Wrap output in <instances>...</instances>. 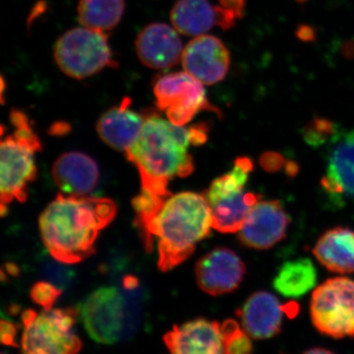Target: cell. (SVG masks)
I'll list each match as a JSON object with an SVG mask.
<instances>
[{
  "label": "cell",
  "instance_id": "cell-16",
  "mask_svg": "<svg viewBox=\"0 0 354 354\" xmlns=\"http://www.w3.org/2000/svg\"><path fill=\"white\" fill-rule=\"evenodd\" d=\"M140 62L149 68H171L181 60L183 41L178 32L164 23H153L144 28L135 41Z\"/></svg>",
  "mask_w": 354,
  "mask_h": 354
},
{
  "label": "cell",
  "instance_id": "cell-3",
  "mask_svg": "<svg viewBox=\"0 0 354 354\" xmlns=\"http://www.w3.org/2000/svg\"><path fill=\"white\" fill-rule=\"evenodd\" d=\"M213 218L206 196L183 192L172 195L153 221L151 237L158 241V266L169 272L193 253L198 242L209 236Z\"/></svg>",
  "mask_w": 354,
  "mask_h": 354
},
{
  "label": "cell",
  "instance_id": "cell-19",
  "mask_svg": "<svg viewBox=\"0 0 354 354\" xmlns=\"http://www.w3.org/2000/svg\"><path fill=\"white\" fill-rule=\"evenodd\" d=\"M131 100L124 97L118 106L106 111L97 123V132L104 143L127 152L138 138L144 123L143 114L130 109Z\"/></svg>",
  "mask_w": 354,
  "mask_h": 354
},
{
  "label": "cell",
  "instance_id": "cell-23",
  "mask_svg": "<svg viewBox=\"0 0 354 354\" xmlns=\"http://www.w3.org/2000/svg\"><path fill=\"white\" fill-rule=\"evenodd\" d=\"M124 8V0H80L78 20L83 27L109 32L120 22Z\"/></svg>",
  "mask_w": 354,
  "mask_h": 354
},
{
  "label": "cell",
  "instance_id": "cell-12",
  "mask_svg": "<svg viewBox=\"0 0 354 354\" xmlns=\"http://www.w3.org/2000/svg\"><path fill=\"white\" fill-rule=\"evenodd\" d=\"M181 64L184 71L204 85H215L227 75L230 51L216 37L201 35L186 44Z\"/></svg>",
  "mask_w": 354,
  "mask_h": 354
},
{
  "label": "cell",
  "instance_id": "cell-22",
  "mask_svg": "<svg viewBox=\"0 0 354 354\" xmlns=\"http://www.w3.org/2000/svg\"><path fill=\"white\" fill-rule=\"evenodd\" d=\"M315 266L307 258L288 261L279 268L274 279V290L288 298H299L316 285Z\"/></svg>",
  "mask_w": 354,
  "mask_h": 354
},
{
  "label": "cell",
  "instance_id": "cell-28",
  "mask_svg": "<svg viewBox=\"0 0 354 354\" xmlns=\"http://www.w3.org/2000/svg\"><path fill=\"white\" fill-rule=\"evenodd\" d=\"M16 335H17V328L12 322L6 320H2L0 322V339L2 344L18 348L17 342L15 341Z\"/></svg>",
  "mask_w": 354,
  "mask_h": 354
},
{
  "label": "cell",
  "instance_id": "cell-15",
  "mask_svg": "<svg viewBox=\"0 0 354 354\" xmlns=\"http://www.w3.org/2000/svg\"><path fill=\"white\" fill-rule=\"evenodd\" d=\"M164 342L171 354H225L221 324L204 318L174 325Z\"/></svg>",
  "mask_w": 354,
  "mask_h": 354
},
{
  "label": "cell",
  "instance_id": "cell-21",
  "mask_svg": "<svg viewBox=\"0 0 354 354\" xmlns=\"http://www.w3.org/2000/svg\"><path fill=\"white\" fill-rule=\"evenodd\" d=\"M326 193L337 202L354 198V141L346 138L330 153L327 171L321 180Z\"/></svg>",
  "mask_w": 354,
  "mask_h": 354
},
{
  "label": "cell",
  "instance_id": "cell-8",
  "mask_svg": "<svg viewBox=\"0 0 354 354\" xmlns=\"http://www.w3.org/2000/svg\"><path fill=\"white\" fill-rule=\"evenodd\" d=\"M312 323L333 339L354 337V281L346 277L327 279L312 295Z\"/></svg>",
  "mask_w": 354,
  "mask_h": 354
},
{
  "label": "cell",
  "instance_id": "cell-10",
  "mask_svg": "<svg viewBox=\"0 0 354 354\" xmlns=\"http://www.w3.org/2000/svg\"><path fill=\"white\" fill-rule=\"evenodd\" d=\"M153 95L158 109L179 127H185L201 111L220 113L207 99L204 84L185 71L160 77L153 85Z\"/></svg>",
  "mask_w": 354,
  "mask_h": 354
},
{
  "label": "cell",
  "instance_id": "cell-18",
  "mask_svg": "<svg viewBox=\"0 0 354 354\" xmlns=\"http://www.w3.org/2000/svg\"><path fill=\"white\" fill-rule=\"evenodd\" d=\"M51 176L64 193L86 196L97 187L100 171L92 158L83 153L69 152L55 160Z\"/></svg>",
  "mask_w": 354,
  "mask_h": 354
},
{
  "label": "cell",
  "instance_id": "cell-9",
  "mask_svg": "<svg viewBox=\"0 0 354 354\" xmlns=\"http://www.w3.org/2000/svg\"><path fill=\"white\" fill-rule=\"evenodd\" d=\"M78 309L44 310L24 325L21 348L23 354H78L82 341L74 332Z\"/></svg>",
  "mask_w": 354,
  "mask_h": 354
},
{
  "label": "cell",
  "instance_id": "cell-26",
  "mask_svg": "<svg viewBox=\"0 0 354 354\" xmlns=\"http://www.w3.org/2000/svg\"><path fill=\"white\" fill-rule=\"evenodd\" d=\"M62 291L64 290L53 285L50 281H39L32 286L30 297L35 304L48 311L55 306V302L62 295Z\"/></svg>",
  "mask_w": 354,
  "mask_h": 354
},
{
  "label": "cell",
  "instance_id": "cell-4",
  "mask_svg": "<svg viewBox=\"0 0 354 354\" xmlns=\"http://www.w3.org/2000/svg\"><path fill=\"white\" fill-rule=\"evenodd\" d=\"M143 292L138 279H125L122 286L93 291L79 306V316L91 339L113 344L134 335L142 320Z\"/></svg>",
  "mask_w": 354,
  "mask_h": 354
},
{
  "label": "cell",
  "instance_id": "cell-13",
  "mask_svg": "<svg viewBox=\"0 0 354 354\" xmlns=\"http://www.w3.org/2000/svg\"><path fill=\"white\" fill-rule=\"evenodd\" d=\"M288 225L290 218L281 203L259 201L239 230V239L249 248L267 250L285 239Z\"/></svg>",
  "mask_w": 354,
  "mask_h": 354
},
{
  "label": "cell",
  "instance_id": "cell-6",
  "mask_svg": "<svg viewBox=\"0 0 354 354\" xmlns=\"http://www.w3.org/2000/svg\"><path fill=\"white\" fill-rule=\"evenodd\" d=\"M253 167L250 158H237L232 171L215 179L205 194L212 211L213 228L221 234L239 232L260 201L259 194L245 190Z\"/></svg>",
  "mask_w": 354,
  "mask_h": 354
},
{
  "label": "cell",
  "instance_id": "cell-31",
  "mask_svg": "<svg viewBox=\"0 0 354 354\" xmlns=\"http://www.w3.org/2000/svg\"><path fill=\"white\" fill-rule=\"evenodd\" d=\"M302 354H335L333 351H329V349L322 348H314L309 349V351H305L304 353Z\"/></svg>",
  "mask_w": 354,
  "mask_h": 354
},
{
  "label": "cell",
  "instance_id": "cell-14",
  "mask_svg": "<svg viewBox=\"0 0 354 354\" xmlns=\"http://www.w3.org/2000/svg\"><path fill=\"white\" fill-rule=\"evenodd\" d=\"M239 19L232 11L213 6L209 0H178L171 13L174 29L185 36H201L215 26L228 30Z\"/></svg>",
  "mask_w": 354,
  "mask_h": 354
},
{
  "label": "cell",
  "instance_id": "cell-32",
  "mask_svg": "<svg viewBox=\"0 0 354 354\" xmlns=\"http://www.w3.org/2000/svg\"><path fill=\"white\" fill-rule=\"evenodd\" d=\"M2 354H4V353H2Z\"/></svg>",
  "mask_w": 354,
  "mask_h": 354
},
{
  "label": "cell",
  "instance_id": "cell-29",
  "mask_svg": "<svg viewBox=\"0 0 354 354\" xmlns=\"http://www.w3.org/2000/svg\"><path fill=\"white\" fill-rule=\"evenodd\" d=\"M260 164L266 171H279L285 167V158L279 153L268 152L261 157Z\"/></svg>",
  "mask_w": 354,
  "mask_h": 354
},
{
  "label": "cell",
  "instance_id": "cell-30",
  "mask_svg": "<svg viewBox=\"0 0 354 354\" xmlns=\"http://www.w3.org/2000/svg\"><path fill=\"white\" fill-rule=\"evenodd\" d=\"M220 6L241 18L245 8L246 0H218Z\"/></svg>",
  "mask_w": 354,
  "mask_h": 354
},
{
  "label": "cell",
  "instance_id": "cell-5",
  "mask_svg": "<svg viewBox=\"0 0 354 354\" xmlns=\"http://www.w3.org/2000/svg\"><path fill=\"white\" fill-rule=\"evenodd\" d=\"M10 121L13 132L2 138L0 147L2 216L14 200L20 203L27 200L28 185L37 177L35 155L41 150L38 135L24 113L13 109Z\"/></svg>",
  "mask_w": 354,
  "mask_h": 354
},
{
  "label": "cell",
  "instance_id": "cell-20",
  "mask_svg": "<svg viewBox=\"0 0 354 354\" xmlns=\"http://www.w3.org/2000/svg\"><path fill=\"white\" fill-rule=\"evenodd\" d=\"M313 254L330 272L353 274L354 230L342 227L327 230L316 242Z\"/></svg>",
  "mask_w": 354,
  "mask_h": 354
},
{
  "label": "cell",
  "instance_id": "cell-27",
  "mask_svg": "<svg viewBox=\"0 0 354 354\" xmlns=\"http://www.w3.org/2000/svg\"><path fill=\"white\" fill-rule=\"evenodd\" d=\"M335 128V127L330 120L316 118L305 129V140L310 145H321L326 140L337 134Z\"/></svg>",
  "mask_w": 354,
  "mask_h": 354
},
{
  "label": "cell",
  "instance_id": "cell-24",
  "mask_svg": "<svg viewBox=\"0 0 354 354\" xmlns=\"http://www.w3.org/2000/svg\"><path fill=\"white\" fill-rule=\"evenodd\" d=\"M225 354H252L253 344L250 337L234 320L221 324Z\"/></svg>",
  "mask_w": 354,
  "mask_h": 354
},
{
  "label": "cell",
  "instance_id": "cell-1",
  "mask_svg": "<svg viewBox=\"0 0 354 354\" xmlns=\"http://www.w3.org/2000/svg\"><path fill=\"white\" fill-rule=\"evenodd\" d=\"M143 115V127L127 151V158L138 169L141 191L167 200L172 196L169 181L174 177L189 176L194 171L188 149L206 142L208 127L205 123L189 128L179 127L155 111H145Z\"/></svg>",
  "mask_w": 354,
  "mask_h": 354
},
{
  "label": "cell",
  "instance_id": "cell-17",
  "mask_svg": "<svg viewBox=\"0 0 354 354\" xmlns=\"http://www.w3.org/2000/svg\"><path fill=\"white\" fill-rule=\"evenodd\" d=\"M242 329L254 339H269L281 332L286 306L267 291L253 293L237 310Z\"/></svg>",
  "mask_w": 354,
  "mask_h": 354
},
{
  "label": "cell",
  "instance_id": "cell-25",
  "mask_svg": "<svg viewBox=\"0 0 354 354\" xmlns=\"http://www.w3.org/2000/svg\"><path fill=\"white\" fill-rule=\"evenodd\" d=\"M67 265L55 259L48 261L43 267L44 278L60 290H65L74 278V272Z\"/></svg>",
  "mask_w": 354,
  "mask_h": 354
},
{
  "label": "cell",
  "instance_id": "cell-7",
  "mask_svg": "<svg viewBox=\"0 0 354 354\" xmlns=\"http://www.w3.org/2000/svg\"><path fill=\"white\" fill-rule=\"evenodd\" d=\"M55 59L65 75L77 80L118 66L106 32L86 27L69 30L57 39Z\"/></svg>",
  "mask_w": 354,
  "mask_h": 354
},
{
  "label": "cell",
  "instance_id": "cell-11",
  "mask_svg": "<svg viewBox=\"0 0 354 354\" xmlns=\"http://www.w3.org/2000/svg\"><path fill=\"white\" fill-rule=\"evenodd\" d=\"M246 274V266L232 249L218 247L205 254L195 267L197 285L213 297L239 288Z\"/></svg>",
  "mask_w": 354,
  "mask_h": 354
},
{
  "label": "cell",
  "instance_id": "cell-2",
  "mask_svg": "<svg viewBox=\"0 0 354 354\" xmlns=\"http://www.w3.org/2000/svg\"><path fill=\"white\" fill-rule=\"evenodd\" d=\"M116 213L109 198L58 194L39 218L41 239L53 259L76 264L95 253L100 232Z\"/></svg>",
  "mask_w": 354,
  "mask_h": 354
}]
</instances>
